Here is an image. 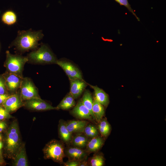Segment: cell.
I'll use <instances>...</instances> for the list:
<instances>
[{
	"label": "cell",
	"mask_w": 166,
	"mask_h": 166,
	"mask_svg": "<svg viewBox=\"0 0 166 166\" xmlns=\"http://www.w3.org/2000/svg\"><path fill=\"white\" fill-rule=\"evenodd\" d=\"M44 35L42 30H33L31 29L26 30H19L16 38L11 46H14L18 51L24 53L30 50H34L38 48L40 44L38 41Z\"/></svg>",
	"instance_id": "6da1fadb"
},
{
	"label": "cell",
	"mask_w": 166,
	"mask_h": 166,
	"mask_svg": "<svg viewBox=\"0 0 166 166\" xmlns=\"http://www.w3.org/2000/svg\"><path fill=\"white\" fill-rule=\"evenodd\" d=\"M22 143L18 122L12 121L8 128L5 140V148L9 156L14 159Z\"/></svg>",
	"instance_id": "7a4b0ae2"
},
{
	"label": "cell",
	"mask_w": 166,
	"mask_h": 166,
	"mask_svg": "<svg viewBox=\"0 0 166 166\" xmlns=\"http://www.w3.org/2000/svg\"><path fill=\"white\" fill-rule=\"evenodd\" d=\"M26 56L27 62L34 64H56L57 60L48 46L43 44L39 48L28 54Z\"/></svg>",
	"instance_id": "3957f363"
},
{
	"label": "cell",
	"mask_w": 166,
	"mask_h": 166,
	"mask_svg": "<svg viewBox=\"0 0 166 166\" xmlns=\"http://www.w3.org/2000/svg\"><path fill=\"white\" fill-rule=\"evenodd\" d=\"M43 151L45 159H51L55 162L63 164V159L65 156L62 141L52 140L45 145Z\"/></svg>",
	"instance_id": "277c9868"
},
{
	"label": "cell",
	"mask_w": 166,
	"mask_h": 166,
	"mask_svg": "<svg viewBox=\"0 0 166 166\" xmlns=\"http://www.w3.org/2000/svg\"><path fill=\"white\" fill-rule=\"evenodd\" d=\"M6 54L4 65L7 71L23 77L22 73L24 66L28 61L27 57L18 54H13L8 50L6 51Z\"/></svg>",
	"instance_id": "5b68a950"
},
{
	"label": "cell",
	"mask_w": 166,
	"mask_h": 166,
	"mask_svg": "<svg viewBox=\"0 0 166 166\" xmlns=\"http://www.w3.org/2000/svg\"><path fill=\"white\" fill-rule=\"evenodd\" d=\"M22 100L25 101L37 98H41L38 89L32 80L28 77H23L19 89Z\"/></svg>",
	"instance_id": "8992f818"
},
{
	"label": "cell",
	"mask_w": 166,
	"mask_h": 166,
	"mask_svg": "<svg viewBox=\"0 0 166 166\" xmlns=\"http://www.w3.org/2000/svg\"><path fill=\"white\" fill-rule=\"evenodd\" d=\"M23 106L30 110L36 111H45L58 109L57 107L52 106L50 104L41 98H33L23 101Z\"/></svg>",
	"instance_id": "52a82bcc"
},
{
	"label": "cell",
	"mask_w": 166,
	"mask_h": 166,
	"mask_svg": "<svg viewBox=\"0 0 166 166\" xmlns=\"http://www.w3.org/2000/svg\"><path fill=\"white\" fill-rule=\"evenodd\" d=\"M10 95L16 93L19 89L23 77L6 71L2 75Z\"/></svg>",
	"instance_id": "ba28073f"
},
{
	"label": "cell",
	"mask_w": 166,
	"mask_h": 166,
	"mask_svg": "<svg viewBox=\"0 0 166 166\" xmlns=\"http://www.w3.org/2000/svg\"><path fill=\"white\" fill-rule=\"evenodd\" d=\"M56 64L63 70L69 79H79L84 80L80 70L71 62L63 60H57Z\"/></svg>",
	"instance_id": "9c48e42d"
},
{
	"label": "cell",
	"mask_w": 166,
	"mask_h": 166,
	"mask_svg": "<svg viewBox=\"0 0 166 166\" xmlns=\"http://www.w3.org/2000/svg\"><path fill=\"white\" fill-rule=\"evenodd\" d=\"M23 104L19 89L16 93L10 95L2 105L10 114L15 112L23 106Z\"/></svg>",
	"instance_id": "30bf717a"
},
{
	"label": "cell",
	"mask_w": 166,
	"mask_h": 166,
	"mask_svg": "<svg viewBox=\"0 0 166 166\" xmlns=\"http://www.w3.org/2000/svg\"><path fill=\"white\" fill-rule=\"evenodd\" d=\"M70 113L75 117L81 120H87L93 122L92 117L88 109L80 100L74 106Z\"/></svg>",
	"instance_id": "8fae6325"
},
{
	"label": "cell",
	"mask_w": 166,
	"mask_h": 166,
	"mask_svg": "<svg viewBox=\"0 0 166 166\" xmlns=\"http://www.w3.org/2000/svg\"><path fill=\"white\" fill-rule=\"evenodd\" d=\"M65 153L69 160L81 161L86 159L88 152L82 148L73 147L65 149Z\"/></svg>",
	"instance_id": "7c38bea8"
},
{
	"label": "cell",
	"mask_w": 166,
	"mask_h": 166,
	"mask_svg": "<svg viewBox=\"0 0 166 166\" xmlns=\"http://www.w3.org/2000/svg\"><path fill=\"white\" fill-rule=\"evenodd\" d=\"M70 82L69 93L75 99H77L82 93L88 85L84 80L79 79H69Z\"/></svg>",
	"instance_id": "4fadbf2b"
},
{
	"label": "cell",
	"mask_w": 166,
	"mask_h": 166,
	"mask_svg": "<svg viewBox=\"0 0 166 166\" xmlns=\"http://www.w3.org/2000/svg\"><path fill=\"white\" fill-rule=\"evenodd\" d=\"M88 122L84 120H70L66 122L67 128L72 134L83 132Z\"/></svg>",
	"instance_id": "5bb4252c"
},
{
	"label": "cell",
	"mask_w": 166,
	"mask_h": 166,
	"mask_svg": "<svg viewBox=\"0 0 166 166\" xmlns=\"http://www.w3.org/2000/svg\"><path fill=\"white\" fill-rule=\"evenodd\" d=\"M13 165L14 166H28L25 147L24 143H22L17 152L14 158Z\"/></svg>",
	"instance_id": "9a60e30c"
},
{
	"label": "cell",
	"mask_w": 166,
	"mask_h": 166,
	"mask_svg": "<svg viewBox=\"0 0 166 166\" xmlns=\"http://www.w3.org/2000/svg\"><path fill=\"white\" fill-rule=\"evenodd\" d=\"M58 131L59 136L61 141L67 144L70 143L73 134L68 131L66 122L62 120H60L59 121Z\"/></svg>",
	"instance_id": "2e32d148"
},
{
	"label": "cell",
	"mask_w": 166,
	"mask_h": 166,
	"mask_svg": "<svg viewBox=\"0 0 166 166\" xmlns=\"http://www.w3.org/2000/svg\"><path fill=\"white\" fill-rule=\"evenodd\" d=\"M94 90V98L103 106L107 107L109 102V98L107 94L103 90L97 86H93L88 84Z\"/></svg>",
	"instance_id": "e0dca14e"
},
{
	"label": "cell",
	"mask_w": 166,
	"mask_h": 166,
	"mask_svg": "<svg viewBox=\"0 0 166 166\" xmlns=\"http://www.w3.org/2000/svg\"><path fill=\"white\" fill-rule=\"evenodd\" d=\"M89 140L83 132H79L73 136L70 143L73 147L83 149L86 147Z\"/></svg>",
	"instance_id": "ac0fdd59"
},
{
	"label": "cell",
	"mask_w": 166,
	"mask_h": 166,
	"mask_svg": "<svg viewBox=\"0 0 166 166\" xmlns=\"http://www.w3.org/2000/svg\"><path fill=\"white\" fill-rule=\"evenodd\" d=\"M104 142L103 139L100 136H97L91 138L89 140L85 150L88 153L96 152L101 147Z\"/></svg>",
	"instance_id": "d6986e66"
},
{
	"label": "cell",
	"mask_w": 166,
	"mask_h": 166,
	"mask_svg": "<svg viewBox=\"0 0 166 166\" xmlns=\"http://www.w3.org/2000/svg\"><path fill=\"white\" fill-rule=\"evenodd\" d=\"M75 104V99L69 93L65 96L56 107L58 110H68L74 106Z\"/></svg>",
	"instance_id": "ffe728a7"
},
{
	"label": "cell",
	"mask_w": 166,
	"mask_h": 166,
	"mask_svg": "<svg viewBox=\"0 0 166 166\" xmlns=\"http://www.w3.org/2000/svg\"><path fill=\"white\" fill-rule=\"evenodd\" d=\"M81 100L84 105L89 110L93 120L96 121L92 111L93 100L91 93L89 90H86L85 91Z\"/></svg>",
	"instance_id": "44dd1931"
},
{
	"label": "cell",
	"mask_w": 166,
	"mask_h": 166,
	"mask_svg": "<svg viewBox=\"0 0 166 166\" xmlns=\"http://www.w3.org/2000/svg\"><path fill=\"white\" fill-rule=\"evenodd\" d=\"M92 111L96 121L100 122L105 115L104 108V106L98 102L94 97Z\"/></svg>",
	"instance_id": "7402d4cb"
},
{
	"label": "cell",
	"mask_w": 166,
	"mask_h": 166,
	"mask_svg": "<svg viewBox=\"0 0 166 166\" xmlns=\"http://www.w3.org/2000/svg\"><path fill=\"white\" fill-rule=\"evenodd\" d=\"M2 20L4 23L8 25H11L16 22L17 20V15L14 11L8 10L6 11L2 15Z\"/></svg>",
	"instance_id": "603a6c76"
},
{
	"label": "cell",
	"mask_w": 166,
	"mask_h": 166,
	"mask_svg": "<svg viewBox=\"0 0 166 166\" xmlns=\"http://www.w3.org/2000/svg\"><path fill=\"white\" fill-rule=\"evenodd\" d=\"M98 130L101 135L104 136H108L110 131V126L105 119L100 121L98 126Z\"/></svg>",
	"instance_id": "cb8c5ba5"
},
{
	"label": "cell",
	"mask_w": 166,
	"mask_h": 166,
	"mask_svg": "<svg viewBox=\"0 0 166 166\" xmlns=\"http://www.w3.org/2000/svg\"><path fill=\"white\" fill-rule=\"evenodd\" d=\"M83 133L88 138H91L98 136V133L97 128L94 125L88 124L85 127Z\"/></svg>",
	"instance_id": "d4e9b609"
},
{
	"label": "cell",
	"mask_w": 166,
	"mask_h": 166,
	"mask_svg": "<svg viewBox=\"0 0 166 166\" xmlns=\"http://www.w3.org/2000/svg\"><path fill=\"white\" fill-rule=\"evenodd\" d=\"M104 162V160L102 156L96 155L90 159L89 164L91 166H102Z\"/></svg>",
	"instance_id": "484cf974"
},
{
	"label": "cell",
	"mask_w": 166,
	"mask_h": 166,
	"mask_svg": "<svg viewBox=\"0 0 166 166\" xmlns=\"http://www.w3.org/2000/svg\"><path fill=\"white\" fill-rule=\"evenodd\" d=\"M14 118L2 105H0V121H5Z\"/></svg>",
	"instance_id": "4316f807"
},
{
	"label": "cell",
	"mask_w": 166,
	"mask_h": 166,
	"mask_svg": "<svg viewBox=\"0 0 166 166\" xmlns=\"http://www.w3.org/2000/svg\"><path fill=\"white\" fill-rule=\"evenodd\" d=\"M120 5L126 7L136 18L138 21H140L139 18L136 15L133 10L132 9L131 5L129 4L128 0H114Z\"/></svg>",
	"instance_id": "83f0119b"
},
{
	"label": "cell",
	"mask_w": 166,
	"mask_h": 166,
	"mask_svg": "<svg viewBox=\"0 0 166 166\" xmlns=\"http://www.w3.org/2000/svg\"><path fill=\"white\" fill-rule=\"evenodd\" d=\"M0 94H9L6 85L5 79L2 75H0Z\"/></svg>",
	"instance_id": "f1b7e54d"
},
{
	"label": "cell",
	"mask_w": 166,
	"mask_h": 166,
	"mask_svg": "<svg viewBox=\"0 0 166 166\" xmlns=\"http://www.w3.org/2000/svg\"><path fill=\"white\" fill-rule=\"evenodd\" d=\"M81 161L78 160H69L66 162L64 163L65 166H79Z\"/></svg>",
	"instance_id": "f546056e"
},
{
	"label": "cell",
	"mask_w": 166,
	"mask_h": 166,
	"mask_svg": "<svg viewBox=\"0 0 166 166\" xmlns=\"http://www.w3.org/2000/svg\"><path fill=\"white\" fill-rule=\"evenodd\" d=\"M7 125L4 121H0V133L4 131L7 128Z\"/></svg>",
	"instance_id": "4dcf8cb0"
},
{
	"label": "cell",
	"mask_w": 166,
	"mask_h": 166,
	"mask_svg": "<svg viewBox=\"0 0 166 166\" xmlns=\"http://www.w3.org/2000/svg\"><path fill=\"white\" fill-rule=\"evenodd\" d=\"M10 95L8 94H0V105H2Z\"/></svg>",
	"instance_id": "1f68e13d"
},
{
	"label": "cell",
	"mask_w": 166,
	"mask_h": 166,
	"mask_svg": "<svg viewBox=\"0 0 166 166\" xmlns=\"http://www.w3.org/2000/svg\"><path fill=\"white\" fill-rule=\"evenodd\" d=\"M89 165V163L87 161L86 159H85L81 161L79 166H88Z\"/></svg>",
	"instance_id": "d6a6232c"
},
{
	"label": "cell",
	"mask_w": 166,
	"mask_h": 166,
	"mask_svg": "<svg viewBox=\"0 0 166 166\" xmlns=\"http://www.w3.org/2000/svg\"><path fill=\"white\" fill-rule=\"evenodd\" d=\"M0 163L2 165H5L6 164L3 159L1 151H0Z\"/></svg>",
	"instance_id": "836d02e7"
},
{
	"label": "cell",
	"mask_w": 166,
	"mask_h": 166,
	"mask_svg": "<svg viewBox=\"0 0 166 166\" xmlns=\"http://www.w3.org/2000/svg\"><path fill=\"white\" fill-rule=\"evenodd\" d=\"M3 146V144L2 140H0V151H1Z\"/></svg>",
	"instance_id": "e575fe53"
},
{
	"label": "cell",
	"mask_w": 166,
	"mask_h": 166,
	"mask_svg": "<svg viewBox=\"0 0 166 166\" xmlns=\"http://www.w3.org/2000/svg\"><path fill=\"white\" fill-rule=\"evenodd\" d=\"M2 135H1V134L0 133V140H2Z\"/></svg>",
	"instance_id": "d590c367"
},
{
	"label": "cell",
	"mask_w": 166,
	"mask_h": 166,
	"mask_svg": "<svg viewBox=\"0 0 166 166\" xmlns=\"http://www.w3.org/2000/svg\"><path fill=\"white\" fill-rule=\"evenodd\" d=\"M1 165H1V164L0 163V166H1Z\"/></svg>",
	"instance_id": "8d00e7d4"
}]
</instances>
